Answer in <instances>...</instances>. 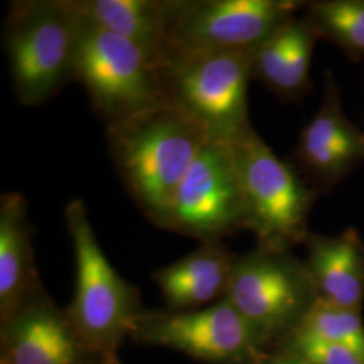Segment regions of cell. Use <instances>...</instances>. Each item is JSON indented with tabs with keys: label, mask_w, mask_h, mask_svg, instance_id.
<instances>
[{
	"label": "cell",
	"mask_w": 364,
	"mask_h": 364,
	"mask_svg": "<svg viewBox=\"0 0 364 364\" xmlns=\"http://www.w3.org/2000/svg\"><path fill=\"white\" fill-rule=\"evenodd\" d=\"M65 221L76 258V291L66 314L90 351L114 358L144 316L141 299L107 259L82 200L69 201Z\"/></svg>",
	"instance_id": "3"
},
{
	"label": "cell",
	"mask_w": 364,
	"mask_h": 364,
	"mask_svg": "<svg viewBox=\"0 0 364 364\" xmlns=\"http://www.w3.org/2000/svg\"><path fill=\"white\" fill-rule=\"evenodd\" d=\"M134 333L207 362H236L254 346L257 329L227 299L204 309L153 314L141 318Z\"/></svg>",
	"instance_id": "9"
},
{
	"label": "cell",
	"mask_w": 364,
	"mask_h": 364,
	"mask_svg": "<svg viewBox=\"0 0 364 364\" xmlns=\"http://www.w3.org/2000/svg\"><path fill=\"white\" fill-rule=\"evenodd\" d=\"M105 364H117V362H115V358H109V359H107Z\"/></svg>",
	"instance_id": "22"
},
{
	"label": "cell",
	"mask_w": 364,
	"mask_h": 364,
	"mask_svg": "<svg viewBox=\"0 0 364 364\" xmlns=\"http://www.w3.org/2000/svg\"><path fill=\"white\" fill-rule=\"evenodd\" d=\"M78 13L138 46L161 69L168 52L173 0H73Z\"/></svg>",
	"instance_id": "15"
},
{
	"label": "cell",
	"mask_w": 364,
	"mask_h": 364,
	"mask_svg": "<svg viewBox=\"0 0 364 364\" xmlns=\"http://www.w3.org/2000/svg\"><path fill=\"white\" fill-rule=\"evenodd\" d=\"M309 267L321 299L347 309L359 308L364 291V260L355 231L332 239H314Z\"/></svg>",
	"instance_id": "17"
},
{
	"label": "cell",
	"mask_w": 364,
	"mask_h": 364,
	"mask_svg": "<svg viewBox=\"0 0 364 364\" xmlns=\"http://www.w3.org/2000/svg\"><path fill=\"white\" fill-rule=\"evenodd\" d=\"M1 346L0 364H82L91 352L42 289L3 326Z\"/></svg>",
	"instance_id": "11"
},
{
	"label": "cell",
	"mask_w": 364,
	"mask_h": 364,
	"mask_svg": "<svg viewBox=\"0 0 364 364\" xmlns=\"http://www.w3.org/2000/svg\"><path fill=\"white\" fill-rule=\"evenodd\" d=\"M306 296V274L278 250L264 248L236 259L225 299L258 331L287 324Z\"/></svg>",
	"instance_id": "10"
},
{
	"label": "cell",
	"mask_w": 364,
	"mask_h": 364,
	"mask_svg": "<svg viewBox=\"0 0 364 364\" xmlns=\"http://www.w3.org/2000/svg\"><path fill=\"white\" fill-rule=\"evenodd\" d=\"M28 203L19 192L0 197V318L7 326L38 290Z\"/></svg>",
	"instance_id": "12"
},
{
	"label": "cell",
	"mask_w": 364,
	"mask_h": 364,
	"mask_svg": "<svg viewBox=\"0 0 364 364\" xmlns=\"http://www.w3.org/2000/svg\"><path fill=\"white\" fill-rule=\"evenodd\" d=\"M228 142L242 181L247 228L270 250H281L301 239L313 193L297 171L277 156L252 127Z\"/></svg>",
	"instance_id": "6"
},
{
	"label": "cell",
	"mask_w": 364,
	"mask_h": 364,
	"mask_svg": "<svg viewBox=\"0 0 364 364\" xmlns=\"http://www.w3.org/2000/svg\"><path fill=\"white\" fill-rule=\"evenodd\" d=\"M162 228L203 243L247 228L243 188L228 141L209 139L178 186Z\"/></svg>",
	"instance_id": "8"
},
{
	"label": "cell",
	"mask_w": 364,
	"mask_h": 364,
	"mask_svg": "<svg viewBox=\"0 0 364 364\" xmlns=\"http://www.w3.org/2000/svg\"><path fill=\"white\" fill-rule=\"evenodd\" d=\"M301 4L294 0H173L165 61L183 54L252 52L294 18Z\"/></svg>",
	"instance_id": "7"
},
{
	"label": "cell",
	"mask_w": 364,
	"mask_h": 364,
	"mask_svg": "<svg viewBox=\"0 0 364 364\" xmlns=\"http://www.w3.org/2000/svg\"><path fill=\"white\" fill-rule=\"evenodd\" d=\"M235 262L219 242H208L156 270L153 278L174 312L196 311L215 299H225Z\"/></svg>",
	"instance_id": "14"
},
{
	"label": "cell",
	"mask_w": 364,
	"mask_h": 364,
	"mask_svg": "<svg viewBox=\"0 0 364 364\" xmlns=\"http://www.w3.org/2000/svg\"><path fill=\"white\" fill-rule=\"evenodd\" d=\"M299 331L347 346L364 356V328L353 309L318 297L302 314Z\"/></svg>",
	"instance_id": "19"
},
{
	"label": "cell",
	"mask_w": 364,
	"mask_h": 364,
	"mask_svg": "<svg viewBox=\"0 0 364 364\" xmlns=\"http://www.w3.org/2000/svg\"><path fill=\"white\" fill-rule=\"evenodd\" d=\"M332 80L324 103L301 132L297 158L318 180L340 178L364 158V134L343 114Z\"/></svg>",
	"instance_id": "13"
},
{
	"label": "cell",
	"mask_w": 364,
	"mask_h": 364,
	"mask_svg": "<svg viewBox=\"0 0 364 364\" xmlns=\"http://www.w3.org/2000/svg\"><path fill=\"white\" fill-rule=\"evenodd\" d=\"M317 34L306 18H291L262 42L252 54V78L282 99L306 90Z\"/></svg>",
	"instance_id": "16"
},
{
	"label": "cell",
	"mask_w": 364,
	"mask_h": 364,
	"mask_svg": "<svg viewBox=\"0 0 364 364\" xmlns=\"http://www.w3.org/2000/svg\"><path fill=\"white\" fill-rule=\"evenodd\" d=\"M80 28L81 18L73 0L10 3L3 42L21 105H45L75 81Z\"/></svg>",
	"instance_id": "2"
},
{
	"label": "cell",
	"mask_w": 364,
	"mask_h": 364,
	"mask_svg": "<svg viewBox=\"0 0 364 364\" xmlns=\"http://www.w3.org/2000/svg\"><path fill=\"white\" fill-rule=\"evenodd\" d=\"M273 364H311L301 358H294V359H278L273 362Z\"/></svg>",
	"instance_id": "21"
},
{
	"label": "cell",
	"mask_w": 364,
	"mask_h": 364,
	"mask_svg": "<svg viewBox=\"0 0 364 364\" xmlns=\"http://www.w3.org/2000/svg\"><path fill=\"white\" fill-rule=\"evenodd\" d=\"M306 19L317 37L332 41L351 55L364 54V0H326L308 6Z\"/></svg>",
	"instance_id": "18"
},
{
	"label": "cell",
	"mask_w": 364,
	"mask_h": 364,
	"mask_svg": "<svg viewBox=\"0 0 364 364\" xmlns=\"http://www.w3.org/2000/svg\"><path fill=\"white\" fill-rule=\"evenodd\" d=\"M105 138L126 191L162 228L182 180L212 139L208 132L168 102L107 124Z\"/></svg>",
	"instance_id": "1"
},
{
	"label": "cell",
	"mask_w": 364,
	"mask_h": 364,
	"mask_svg": "<svg viewBox=\"0 0 364 364\" xmlns=\"http://www.w3.org/2000/svg\"><path fill=\"white\" fill-rule=\"evenodd\" d=\"M296 350L311 364H364V356L347 346L297 332Z\"/></svg>",
	"instance_id": "20"
},
{
	"label": "cell",
	"mask_w": 364,
	"mask_h": 364,
	"mask_svg": "<svg viewBox=\"0 0 364 364\" xmlns=\"http://www.w3.org/2000/svg\"><path fill=\"white\" fill-rule=\"evenodd\" d=\"M252 52L169 57L159 72L170 103L198 122L212 139L232 141L251 126L248 84Z\"/></svg>",
	"instance_id": "5"
},
{
	"label": "cell",
	"mask_w": 364,
	"mask_h": 364,
	"mask_svg": "<svg viewBox=\"0 0 364 364\" xmlns=\"http://www.w3.org/2000/svg\"><path fill=\"white\" fill-rule=\"evenodd\" d=\"M80 18L75 81L105 126L169 102L159 69L138 46L81 14Z\"/></svg>",
	"instance_id": "4"
}]
</instances>
